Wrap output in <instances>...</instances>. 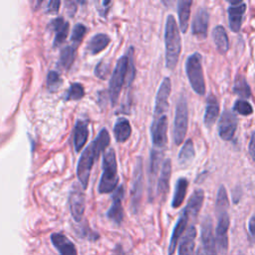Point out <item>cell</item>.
I'll list each match as a JSON object with an SVG mask.
<instances>
[{
    "label": "cell",
    "mask_w": 255,
    "mask_h": 255,
    "mask_svg": "<svg viewBox=\"0 0 255 255\" xmlns=\"http://www.w3.org/2000/svg\"><path fill=\"white\" fill-rule=\"evenodd\" d=\"M109 143H110V134L107 129H102L97 138L82 153L77 166V175L83 190L88 188L90 174L94 166L95 159H97L100 154L107 149Z\"/></svg>",
    "instance_id": "6da1fadb"
},
{
    "label": "cell",
    "mask_w": 255,
    "mask_h": 255,
    "mask_svg": "<svg viewBox=\"0 0 255 255\" xmlns=\"http://www.w3.org/2000/svg\"><path fill=\"white\" fill-rule=\"evenodd\" d=\"M166 66L173 70L176 67L181 52V39L178 27L174 15L170 14L167 18L166 32Z\"/></svg>",
    "instance_id": "7a4b0ae2"
},
{
    "label": "cell",
    "mask_w": 255,
    "mask_h": 255,
    "mask_svg": "<svg viewBox=\"0 0 255 255\" xmlns=\"http://www.w3.org/2000/svg\"><path fill=\"white\" fill-rule=\"evenodd\" d=\"M119 184L118 163L113 149L105 153L103 157V175L98 187L99 193H110L117 189Z\"/></svg>",
    "instance_id": "3957f363"
},
{
    "label": "cell",
    "mask_w": 255,
    "mask_h": 255,
    "mask_svg": "<svg viewBox=\"0 0 255 255\" xmlns=\"http://www.w3.org/2000/svg\"><path fill=\"white\" fill-rule=\"evenodd\" d=\"M186 72L190 84L194 92L199 96L206 95V81L202 54L195 52L189 56L186 62Z\"/></svg>",
    "instance_id": "277c9868"
},
{
    "label": "cell",
    "mask_w": 255,
    "mask_h": 255,
    "mask_svg": "<svg viewBox=\"0 0 255 255\" xmlns=\"http://www.w3.org/2000/svg\"><path fill=\"white\" fill-rule=\"evenodd\" d=\"M189 128V107L186 97L181 96L177 102L175 116L174 128V141L175 143L179 145L183 143Z\"/></svg>",
    "instance_id": "5b68a950"
},
{
    "label": "cell",
    "mask_w": 255,
    "mask_h": 255,
    "mask_svg": "<svg viewBox=\"0 0 255 255\" xmlns=\"http://www.w3.org/2000/svg\"><path fill=\"white\" fill-rule=\"evenodd\" d=\"M127 68H128V56H125L119 59L116 68L112 74V78L109 86V96L112 102V105H116L121 93L122 87L126 82L127 76Z\"/></svg>",
    "instance_id": "8992f818"
},
{
    "label": "cell",
    "mask_w": 255,
    "mask_h": 255,
    "mask_svg": "<svg viewBox=\"0 0 255 255\" xmlns=\"http://www.w3.org/2000/svg\"><path fill=\"white\" fill-rule=\"evenodd\" d=\"M154 150L161 152L168 143V117L167 115L153 120L151 126Z\"/></svg>",
    "instance_id": "52a82bcc"
},
{
    "label": "cell",
    "mask_w": 255,
    "mask_h": 255,
    "mask_svg": "<svg viewBox=\"0 0 255 255\" xmlns=\"http://www.w3.org/2000/svg\"><path fill=\"white\" fill-rule=\"evenodd\" d=\"M172 91V82L169 77L162 80L156 97V105L154 111V119H159L167 115L169 111V98Z\"/></svg>",
    "instance_id": "ba28073f"
},
{
    "label": "cell",
    "mask_w": 255,
    "mask_h": 255,
    "mask_svg": "<svg viewBox=\"0 0 255 255\" xmlns=\"http://www.w3.org/2000/svg\"><path fill=\"white\" fill-rule=\"evenodd\" d=\"M238 117L231 111H224L218 122V134L222 140L229 142L234 138L238 129Z\"/></svg>",
    "instance_id": "9c48e42d"
},
{
    "label": "cell",
    "mask_w": 255,
    "mask_h": 255,
    "mask_svg": "<svg viewBox=\"0 0 255 255\" xmlns=\"http://www.w3.org/2000/svg\"><path fill=\"white\" fill-rule=\"evenodd\" d=\"M218 222L215 228V243L218 250L225 253L228 248V228L230 224L229 215L227 212L218 214Z\"/></svg>",
    "instance_id": "30bf717a"
},
{
    "label": "cell",
    "mask_w": 255,
    "mask_h": 255,
    "mask_svg": "<svg viewBox=\"0 0 255 255\" xmlns=\"http://www.w3.org/2000/svg\"><path fill=\"white\" fill-rule=\"evenodd\" d=\"M69 206L73 220L76 223H81L86 208V196L84 191L76 186L70 192Z\"/></svg>",
    "instance_id": "8fae6325"
},
{
    "label": "cell",
    "mask_w": 255,
    "mask_h": 255,
    "mask_svg": "<svg viewBox=\"0 0 255 255\" xmlns=\"http://www.w3.org/2000/svg\"><path fill=\"white\" fill-rule=\"evenodd\" d=\"M143 159L142 158H138L135 171H134V178H133V185H132V207L134 212H137L141 199L143 195Z\"/></svg>",
    "instance_id": "7c38bea8"
},
{
    "label": "cell",
    "mask_w": 255,
    "mask_h": 255,
    "mask_svg": "<svg viewBox=\"0 0 255 255\" xmlns=\"http://www.w3.org/2000/svg\"><path fill=\"white\" fill-rule=\"evenodd\" d=\"M125 194V190L123 186L118 187L112 195L113 204L107 212V217L113 222L116 225H121L124 220V208H123V198Z\"/></svg>",
    "instance_id": "4fadbf2b"
},
{
    "label": "cell",
    "mask_w": 255,
    "mask_h": 255,
    "mask_svg": "<svg viewBox=\"0 0 255 255\" xmlns=\"http://www.w3.org/2000/svg\"><path fill=\"white\" fill-rule=\"evenodd\" d=\"M202 243L206 255H217L216 243L213 233V223L209 216H207L202 223Z\"/></svg>",
    "instance_id": "5bb4252c"
},
{
    "label": "cell",
    "mask_w": 255,
    "mask_h": 255,
    "mask_svg": "<svg viewBox=\"0 0 255 255\" xmlns=\"http://www.w3.org/2000/svg\"><path fill=\"white\" fill-rule=\"evenodd\" d=\"M209 24V13L207 9L202 7L199 8L192 20L191 33L199 39H205L207 35Z\"/></svg>",
    "instance_id": "9a60e30c"
},
{
    "label": "cell",
    "mask_w": 255,
    "mask_h": 255,
    "mask_svg": "<svg viewBox=\"0 0 255 255\" xmlns=\"http://www.w3.org/2000/svg\"><path fill=\"white\" fill-rule=\"evenodd\" d=\"M189 221H190V215L187 212V210L184 209L183 212H181L179 218H178V221H177V223L174 228L173 234H172L170 245H169V255H173L175 253L176 245L178 243V240L180 239L181 235L184 234V232L188 226Z\"/></svg>",
    "instance_id": "2e32d148"
},
{
    "label": "cell",
    "mask_w": 255,
    "mask_h": 255,
    "mask_svg": "<svg viewBox=\"0 0 255 255\" xmlns=\"http://www.w3.org/2000/svg\"><path fill=\"white\" fill-rule=\"evenodd\" d=\"M246 11V4L240 2L238 5H230L227 9L228 13V23L229 28L234 33H239L241 28V23L243 19V15Z\"/></svg>",
    "instance_id": "e0dca14e"
},
{
    "label": "cell",
    "mask_w": 255,
    "mask_h": 255,
    "mask_svg": "<svg viewBox=\"0 0 255 255\" xmlns=\"http://www.w3.org/2000/svg\"><path fill=\"white\" fill-rule=\"evenodd\" d=\"M51 241L59 251L60 255H78L75 244L66 235L62 233H53L51 235Z\"/></svg>",
    "instance_id": "ac0fdd59"
},
{
    "label": "cell",
    "mask_w": 255,
    "mask_h": 255,
    "mask_svg": "<svg viewBox=\"0 0 255 255\" xmlns=\"http://www.w3.org/2000/svg\"><path fill=\"white\" fill-rule=\"evenodd\" d=\"M171 175H172V160L168 159L165 160V162H163L162 165L160 175L159 178V185H158V194L159 195L162 202L165 200L167 194L169 193Z\"/></svg>",
    "instance_id": "d6986e66"
},
{
    "label": "cell",
    "mask_w": 255,
    "mask_h": 255,
    "mask_svg": "<svg viewBox=\"0 0 255 255\" xmlns=\"http://www.w3.org/2000/svg\"><path fill=\"white\" fill-rule=\"evenodd\" d=\"M196 229L194 225H191L184 238L181 239L178 246V255H193L195 247Z\"/></svg>",
    "instance_id": "ffe728a7"
},
{
    "label": "cell",
    "mask_w": 255,
    "mask_h": 255,
    "mask_svg": "<svg viewBox=\"0 0 255 255\" xmlns=\"http://www.w3.org/2000/svg\"><path fill=\"white\" fill-rule=\"evenodd\" d=\"M49 26L55 31V38H54V47L60 46L67 38L69 33V23L65 21L62 17L56 18L50 22Z\"/></svg>",
    "instance_id": "44dd1931"
},
{
    "label": "cell",
    "mask_w": 255,
    "mask_h": 255,
    "mask_svg": "<svg viewBox=\"0 0 255 255\" xmlns=\"http://www.w3.org/2000/svg\"><path fill=\"white\" fill-rule=\"evenodd\" d=\"M218 115H220V103L217 98L210 94L207 100V108L205 114V125L207 128H211L216 122Z\"/></svg>",
    "instance_id": "7402d4cb"
},
{
    "label": "cell",
    "mask_w": 255,
    "mask_h": 255,
    "mask_svg": "<svg viewBox=\"0 0 255 255\" xmlns=\"http://www.w3.org/2000/svg\"><path fill=\"white\" fill-rule=\"evenodd\" d=\"M110 43V36L104 33H99L90 39L89 43L87 44V51L91 55H96V54H99L104 49H106Z\"/></svg>",
    "instance_id": "603a6c76"
},
{
    "label": "cell",
    "mask_w": 255,
    "mask_h": 255,
    "mask_svg": "<svg viewBox=\"0 0 255 255\" xmlns=\"http://www.w3.org/2000/svg\"><path fill=\"white\" fill-rule=\"evenodd\" d=\"M88 134V122L78 120L74 129V145L75 151L77 153H80V151L83 149L85 143H87Z\"/></svg>",
    "instance_id": "cb8c5ba5"
},
{
    "label": "cell",
    "mask_w": 255,
    "mask_h": 255,
    "mask_svg": "<svg viewBox=\"0 0 255 255\" xmlns=\"http://www.w3.org/2000/svg\"><path fill=\"white\" fill-rule=\"evenodd\" d=\"M205 200V192L203 190H196L191 196L188 205L186 206L185 209L190 215V218H195L200 209H202L203 204Z\"/></svg>",
    "instance_id": "d4e9b609"
},
{
    "label": "cell",
    "mask_w": 255,
    "mask_h": 255,
    "mask_svg": "<svg viewBox=\"0 0 255 255\" xmlns=\"http://www.w3.org/2000/svg\"><path fill=\"white\" fill-rule=\"evenodd\" d=\"M191 5H192V1H191V0H179L177 2L179 27L183 33H187L189 28Z\"/></svg>",
    "instance_id": "484cf974"
},
{
    "label": "cell",
    "mask_w": 255,
    "mask_h": 255,
    "mask_svg": "<svg viewBox=\"0 0 255 255\" xmlns=\"http://www.w3.org/2000/svg\"><path fill=\"white\" fill-rule=\"evenodd\" d=\"M212 37L217 51L221 54H225L229 50V40L225 31V28L222 25H218L212 30Z\"/></svg>",
    "instance_id": "4316f807"
},
{
    "label": "cell",
    "mask_w": 255,
    "mask_h": 255,
    "mask_svg": "<svg viewBox=\"0 0 255 255\" xmlns=\"http://www.w3.org/2000/svg\"><path fill=\"white\" fill-rule=\"evenodd\" d=\"M131 134H132V128L130 122L125 118L118 119L114 126V135L116 141L120 143H124L129 140Z\"/></svg>",
    "instance_id": "83f0119b"
},
{
    "label": "cell",
    "mask_w": 255,
    "mask_h": 255,
    "mask_svg": "<svg viewBox=\"0 0 255 255\" xmlns=\"http://www.w3.org/2000/svg\"><path fill=\"white\" fill-rule=\"evenodd\" d=\"M195 157V150H194V144L191 139H189L185 144L184 147L181 148L178 157H177V161H178V165L183 168H187L189 167L191 163L192 162L193 159Z\"/></svg>",
    "instance_id": "f1b7e54d"
},
{
    "label": "cell",
    "mask_w": 255,
    "mask_h": 255,
    "mask_svg": "<svg viewBox=\"0 0 255 255\" xmlns=\"http://www.w3.org/2000/svg\"><path fill=\"white\" fill-rule=\"evenodd\" d=\"M188 188H189V180L186 177H180L176 180L175 194L172 202L173 208H178L181 207V205H183L187 195Z\"/></svg>",
    "instance_id": "f546056e"
},
{
    "label": "cell",
    "mask_w": 255,
    "mask_h": 255,
    "mask_svg": "<svg viewBox=\"0 0 255 255\" xmlns=\"http://www.w3.org/2000/svg\"><path fill=\"white\" fill-rule=\"evenodd\" d=\"M233 93L239 95L244 99H249L251 97V90L244 76L239 74L235 78L234 86H233Z\"/></svg>",
    "instance_id": "4dcf8cb0"
},
{
    "label": "cell",
    "mask_w": 255,
    "mask_h": 255,
    "mask_svg": "<svg viewBox=\"0 0 255 255\" xmlns=\"http://www.w3.org/2000/svg\"><path fill=\"white\" fill-rule=\"evenodd\" d=\"M75 51L76 49L74 46H66L64 49H62L59 57V66L64 70H69L74 62L75 59Z\"/></svg>",
    "instance_id": "1f68e13d"
},
{
    "label": "cell",
    "mask_w": 255,
    "mask_h": 255,
    "mask_svg": "<svg viewBox=\"0 0 255 255\" xmlns=\"http://www.w3.org/2000/svg\"><path fill=\"white\" fill-rule=\"evenodd\" d=\"M229 207V200L227 196L226 190L223 186H222L218 190L217 196H216V202H215V211L216 214H221L223 212H227V209Z\"/></svg>",
    "instance_id": "d6a6232c"
},
{
    "label": "cell",
    "mask_w": 255,
    "mask_h": 255,
    "mask_svg": "<svg viewBox=\"0 0 255 255\" xmlns=\"http://www.w3.org/2000/svg\"><path fill=\"white\" fill-rule=\"evenodd\" d=\"M128 56V68H127V76L126 82L127 86H131L135 76H136V68H135V51L134 47H130L129 51L127 53Z\"/></svg>",
    "instance_id": "836d02e7"
},
{
    "label": "cell",
    "mask_w": 255,
    "mask_h": 255,
    "mask_svg": "<svg viewBox=\"0 0 255 255\" xmlns=\"http://www.w3.org/2000/svg\"><path fill=\"white\" fill-rule=\"evenodd\" d=\"M85 95L84 87L80 83H73L69 87L65 95V101H78L81 100Z\"/></svg>",
    "instance_id": "e575fe53"
},
{
    "label": "cell",
    "mask_w": 255,
    "mask_h": 255,
    "mask_svg": "<svg viewBox=\"0 0 255 255\" xmlns=\"http://www.w3.org/2000/svg\"><path fill=\"white\" fill-rule=\"evenodd\" d=\"M63 81L59 73L56 71H50L47 75V88L51 93L57 92L62 86Z\"/></svg>",
    "instance_id": "d590c367"
},
{
    "label": "cell",
    "mask_w": 255,
    "mask_h": 255,
    "mask_svg": "<svg viewBox=\"0 0 255 255\" xmlns=\"http://www.w3.org/2000/svg\"><path fill=\"white\" fill-rule=\"evenodd\" d=\"M86 32H87L86 26L81 23L76 24L74 28H73L72 35H71V41L72 43H74L75 48L82 42L84 36L86 35Z\"/></svg>",
    "instance_id": "8d00e7d4"
},
{
    "label": "cell",
    "mask_w": 255,
    "mask_h": 255,
    "mask_svg": "<svg viewBox=\"0 0 255 255\" xmlns=\"http://www.w3.org/2000/svg\"><path fill=\"white\" fill-rule=\"evenodd\" d=\"M233 111L242 116H249L253 114V108L247 101L238 100L233 105Z\"/></svg>",
    "instance_id": "74e56055"
},
{
    "label": "cell",
    "mask_w": 255,
    "mask_h": 255,
    "mask_svg": "<svg viewBox=\"0 0 255 255\" xmlns=\"http://www.w3.org/2000/svg\"><path fill=\"white\" fill-rule=\"evenodd\" d=\"M110 73V65L106 62H100L95 68V75L100 79H106Z\"/></svg>",
    "instance_id": "f35d334b"
},
{
    "label": "cell",
    "mask_w": 255,
    "mask_h": 255,
    "mask_svg": "<svg viewBox=\"0 0 255 255\" xmlns=\"http://www.w3.org/2000/svg\"><path fill=\"white\" fill-rule=\"evenodd\" d=\"M60 4L61 2L59 1V0H51V1H49L47 4L46 12L47 13H57L59 11Z\"/></svg>",
    "instance_id": "ab89813d"
},
{
    "label": "cell",
    "mask_w": 255,
    "mask_h": 255,
    "mask_svg": "<svg viewBox=\"0 0 255 255\" xmlns=\"http://www.w3.org/2000/svg\"><path fill=\"white\" fill-rule=\"evenodd\" d=\"M111 1H109V0H107V1H102L100 3H98V11L99 13L101 14L102 17H106L109 9H110V5H111Z\"/></svg>",
    "instance_id": "60d3db41"
},
{
    "label": "cell",
    "mask_w": 255,
    "mask_h": 255,
    "mask_svg": "<svg viewBox=\"0 0 255 255\" xmlns=\"http://www.w3.org/2000/svg\"><path fill=\"white\" fill-rule=\"evenodd\" d=\"M255 217L254 215H252L250 217L249 220V223H248V231H249V234L251 238H254V226H255Z\"/></svg>",
    "instance_id": "b9f144b4"
},
{
    "label": "cell",
    "mask_w": 255,
    "mask_h": 255,
    "mask_svg": "<svg viewBox=\"0 0 255 255\" xmlns=\"http://www.w3.org/2000/svg\"><path fill=\"white\" fill-rule=\"evenodd\" d=\"M254 139H255V136H254V133H252L251 138H250V143H249V154H250L252 159H255V155H254V153H255V150H254V144H255L254 143Z\"/></svg>",
    "instance_id": "7bdbcfd3"
},
{
    "label": "cell",
    "mask_w": 255,
    "mask_h": 255,
    "mask_svg": "<svg viewBox=\"0 0 255 255\" xmlns=\"http://www.w3.org/2000/svg\"><path fill=\"white\" fill-rule=\"evenodd\" d=\"M68 11H69V15H70L71 17L74 16V14H75L76 11H77L76 2H72V1H69V2H68Z\"/></svg>",
    "instance_id": "ee69618b"
},
{
    "label": "cell",
    "mask_w": 255,
    "mask_h": 255,
    "mask_svg": "<svg viewBox=\"0 0 255 255\" xmlns=\"http://www.w3.org/2000/svg\"><path fill=\"white\" fill-rule=\"evenodd\" d=\"M196 255H205V254H204L202 251H200V250H198L197 253H196Z\"/></svg>",
    "instance_id": "f6af8a7d"
}]
</instances>
